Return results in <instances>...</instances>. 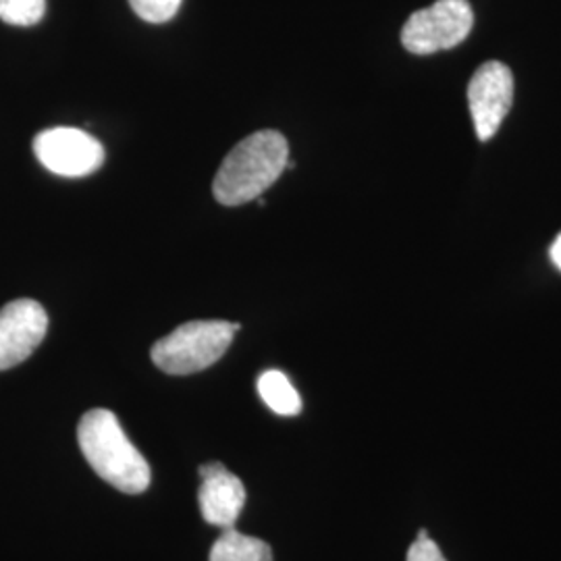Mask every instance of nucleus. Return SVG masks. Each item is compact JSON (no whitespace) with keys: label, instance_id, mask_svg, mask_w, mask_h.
Returning a JSON list of instances; mask_svg holds the SVG:
<instances>
[{"label":"nucleus","instance_id":"20e7f679","mask_svg":"<svg viewBox=\"0 0 561 561\" xmlns=\"http://www.w3.org/2000/svg\"><path fill=\"white\" fill-rule=\"evenodd\" d=\"M472 25L474 13L468 0H437L410 15L401 30V44L412 55H433L456 48Z\"/></svg>","mask_w":561,"mask_h":561},{"label":"nucleus","instance_id":"f03ea898","mask_svg":"<svg viewBox=\"0 0 561 561\" xmlns=\"http://www.w3.org/2000/svg\"><path fill=\"white\" fill-rule=\"evenodd\" d=\"M289 162V146L279 131L264 129L241 140L222 161L213 183L222 206H241L266 192Z\"/></svg>","mask_w":561,"mask_h":561},{"label":"nucleus","instance_id":"9b49d317","mask_svg":"<svg viewBox=\"0 0 561 561\" xmlns=\"http://www.w3.org/2000/svg\"><path fill=\"white\" fill-rule=\"evenodd\" d=\"M46 15V0H0V20L9 25L30 27Z\"/></svg>","mask_w":561,"mask_h":561},{"label":"nucleus","instance_id":"2eb2a0df","mask_svg":"<svg viewBox=\"0 0 561 561\" xmlns=\"http://www.w3.org/2000/svg\"><path fill=\"white\" fill-rule=\"evenodd\" d=\"M424 539H431V537H428V533L422 528L421 533H419V539H416V541H424Z\"/></svg>","mask_w":561,"mask_h":561},{"label":"nucleus","instance_id":"ddd939ff","mask_svg":"<svg viewBox=\"0 0 561 561\" xmlns=\"http://www.w3.org/2000/svg\"><path fill=\"white\" fill-rule=\"evenodd\" d=\"M405 561H447L443 558L442 549L431 541V539H424V541H414L412 547L408 549V558Z\"/></svg>","mask_w":561,"mask_h":561},{"label":"nucleus","instance_id":"0eeeda50","mask_svg":"<svg viewBox=\"0 0 561 561\" xmlns=\"http://www.w3.org/2000/svg\"><path fill=\"white\" fill-rule=\"evenodd\" d=\"M48 331V317L42 304L15 300L0 310V370L27 360Z\"/></svg>","mask_w":561,"mask_h":561},{"label":"nucleus","instance_id":"6e6552de","mask_svg":"<svg viewBox=\"0 0 561 561\" xmlns=\"http://www.w3.org/2000/svg\"><path fill=\"white\" fill-rule=\"evenodd\" d=\"M202 486L198 491L202 518L222 530L233 528L245 503V486L221 461H208L198 468Z\"/></svg>","mask_w":561,"mask_h":561},{"label":"nucleus","instance_id":"f8f14e48","mask_svg":"<svg viewBox=\"0 0 561 561\" xmlns=\"http://www.w3.org/2000/svg\"><path fill=\"white\" fill-rule=\"evenodd\" d=\"M140 20L148 23H167L180 11L181 0H129Z\"/></svg>","mask_w":561,"mask_h":561},{"label":"nucleus","instance_id":"7ed1b4c3","mask_svg":"<svg viewBox=\"0 0 561 561\" xmlns=\"http://www.w3.org/2000/svg\"><path fill=\"white\" fill-rule=\"evenodd\" d=\"M240 329V322H185L152 345V362L167 375H196L221 360Z\"/></svg>","mask_w":561,"mask_h":561},{"label":"nucleus","instance_id":"4468645a","mask_svg":"<svg viewBox=\"0 0 561 561\" xmlns=\"http://www.w3.org/2000/svg\"><path fill=\"white\" fill-rule=\"evenodd\" d=\"M551 261H553V264L558 266L561 271V233L556 238V241H553V245H551Z\"/></svg>","mask_w":561,"mask_h":561},{"label":"nucleus","instance_id":"423d86ee","mask_svg":"<svg viewBox=\"0 0 561 561\" xmlns=\"http://www.w3.org/2000/svg\"><path fill=\"white\" fill-rule=\"evenodd\" d=\"M514 102V73L500 60H489L468 83V106L479 140H491Z\"/></svg>","mask_w":561,"mask_h":561},{"label":"nucleus","instance_id":"39448f33","mask_svg":"<svg viewBox=\"0 0 561 561\" xmlns=\"http://www.w3.org/2000/svg\"><path fill=\"white\" fill-rule=\"evenodd\" d=\"M34 152L44 169L60 178H85L104 162L101 141L76 127H53L36 136Z\"/></svg>","mask_w":561,"mask_h":561},{"label":"nucleus","instance_id":"f257e3e1","mask_svg":"<svg viewBox=\"0 0 561 561\" xmlns=\"http://www.w3.org/2000/svg\"><path fill=\"white\" fill-rule=\"evenodd\" d=\"M78 442L92 470L121 493L138 495L150 486L148 461L127 439L111 410L96 408L85 412L78 426Z\"/></svg>","mask_w":561,"mask_h":561},{"label":"nucleus","instance_id":"1a4fd4ad","mask_svg":"<svg viewBox=\"0 0 561 561\" xmlns=\"http://www.w3.org/2000/svg\"><path fill=\"white\" fill-rule=\"evenodd\" d=\"M208 561H273V551L261 539L227 528L213 545Z\"/></svg>","mask_w":561,"mask_h":561},{"label":"nucleus","instance_id":"9d476101","mask_svg":"<svg viewBox=\"0 0 561 561\" xmlns=\"http://www.w3.org/2000/svg\"><path fill=\"white\" fill-rule=\"evenodd\" d=\"M262 401L279 416H296L301 412V400L291 381L280 370H266L259 377Z\"/></svg>","mask_w":561,"mask_h":561}]
</instances>
